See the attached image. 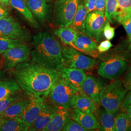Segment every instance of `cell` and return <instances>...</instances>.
<instances>
[{
  "label": "cell",
  "mask_w": 131,
  "mask_h": 131,
  "mask_svg": "<svg viewBox=\"0 0 131 131\" xmlns=\"http://www.w3.org/2000/svg\"><path fill=\"white\" fill-rule=\"evenodd\" d=\"M12 70L21 89L30 98L49 96L59 77L58 70L47 68L33 61L20 63Z\"/></svg>",
  "instance_id": "1"
},
{
  "label": "cell",
  "mask_w": 131,
  "mask_h": 131,
  "mask_svg": "<svg viewBox=\"0 0 131 131\" xmlns=\"http://www.w3.org/2000/svg\"><path fill=\"white\" fill-rule=\"evenodd\" d=\"M33 44L32 61L57 70L65 66L61 45L53 36L47 32L38 33L33 37Z\"/></svg>",
  "instance_id": "2"
},
{
  "label": "cell",
  "mask_w": 131,
  "mask_h": 131,
  "mask_svg": "<svg viewBox=\"0 0 131 131\" xmlns=\"http://www.w3.org/2000/svg\"><path fill=\"white\" fill-rule=\"evenodd\" d=\"M123 82L116 81L104 86L100 94V103L108 112L115 114L117 112L126 93Z\"/></svg>",
  "instance_id": "3"
},
{
  "label": "cell",
  "mask_w": 131,
  "mask_h": 131,
  "mask_svg": "<svg viewBox=\"0 0 131 131\" xmlns=\"http://www.w3.org/2000/svg\"><path fill=\"white\" fill-rule=\"evenodd\" d=\"M80 92L79 89L59 75L49 96L50 100L57 106L70 110L75 96Z\"/></svg>",
  "instance_id": "4"
},
{
  "label": "cell",
  "mask_w": 131,
  "mask_h": 131,
  "mask_svg": "<svg viewBox=\"0 0 131 131\" xmlns=\"http://www.w3.org/2000/svg\"><path fill=\"white\" fill-rule=\"evenodd\" d=\"M80 0H57L53 9V23L59 27H69L79 5Z\"/></svg>",
  "instance_id": "5"
},
{
  "label": "cell",
  "mask_w": 131,
  "mask_h": 131,
  "mask_svg": "<svg viewBox=\"0 0 131 131\" xmlns=\"http://www.w3.org/2000/svg\"><path fill=\"white\" fill-rule=\"evenodd\" d=\"M62 52L66 67L86 70L93 68L98 63L95 59L85 56L73 47L62 48Z\"/></svg>",
  "instance_id": "6"
},
{
  "label": "cell",
  "mask_w": 131,
  "mask_h": 131,
  "mask_svg": "<svg viewBox=\"0 0 131 131\" xmlns=\"http://www.w3.org/2000/svg\"><path fill=\"white\" fill-rule=\"evenodd\" d=\"M127 68V63L123 57L113 56L100 64L98 73L104 78L116 79L123 73Z\"/></svg>",
  "instance_id": "7"
},
{
  "label": "cell",
  "mask_w": 131,
  "mask_h": 131,
  "mask_svg": "<svg viewBox=\"0 0 131 131\" xmlns=\"http://www.w3.org/2000/svg\"><path fill=\"white\" fill-rule=\"evenodd\" d=\"M104 13L98 10L89 12L86 16L84 25V34L96 42L100 41L106 18Z\"/></svg>",
  "instance_id": "8"
},
{
  "label": "cell",
  "mask_w": 131,
  "mask_h": 131,
  "mask_svg": "<svg viewBox=\"0 0 131 131\" xmlns=\"http://www.w3.org/2000/svg\"><path fill=\"white\" fill-rule=\"evenodd\" d=\"M0 37L24 42L29 39V35L19 23L12 17L0 19Z\"/></svg>",
  "instance_id": "9"
},
{
  "label": "cell",
  "mask_w": 131,
  "mask_h": 131,
  "mask_svg": "<svg viewBox=\"0 0 131 131\" xmlns=\"http://www.w3.org/2000/svg\"><path fill=\"white\" fill-rule=\"evenodd\" d=\"M2 54L5 70H10L19 63L29 60L31 52L28 46L23 43L8 49Z\"/></svg>",
  "instance_id": "10"
},
{
  "label": "cell",
  "mask_w": 131,
  "mask_h": 131,
  "mask_svg": "<svg viewBox=\"0 0 131 131\" xmlns=\"http://www.w3.org/2000/svg\"><path fill=\"white\" fill-rule=\"evenodd\" d=\"M47 99L42 105L39 115L28 131H42L56 115L59 106L53 103L51 100L49 102L47 101Z\"/></svg>",
  "instance_id": "11"
},
{
  "label": "cell",
  "mask_w": 131,
  "mask_h": 131,
  "mask_svg": "<svg viewBox=\"0 0 131 131\" xmlns=\"http://www.w3.org/2000/svg\"><path fill=\"white\" fill-rule=\"evenodd\" d=\"M48 97V96L38 98L31 97L30 103L19 117L29 127V129L39 115L42 105Z\"/></svg>",
  "instance_id": "12"
},
{
  "label": "cell",
  "mask_w": 131,
  "mask_h": 131,
  "mask_svg": "<svg viewBox=\"0 0 131 131\" xmlns=\"http://www.w3.org/2000/svg\"><path fill=\"white\" fill-rule=\"evenodd\" d=\"M69 114L71 119L78 123L88 131L102 130L101 127L94 113L83 112L77 109L73 108Z\"/></svg>",
  "instance_id": "13"
},
{
  "label": "cell",
  "mask_w": 131,
  "mask_h": 131,
  "mask_svg": "<svg viewBox=\"0 0 131 131\" xmlns=\"http://www.w3.org/2000/svg\"><path fill=\"white\" fill-rule=\"evenodd\" d=\"M103 86V82L98 78L88 75L82 86V92L89 97L96 104H100V94Z\"/></svg>",
  "instance_id": "14"
},
{
  "label": "cell",
  "mask_w": 131,
  "mask_h": 131,
  "mask_svg": "<svg viewBox=\"0 0 131 131\" xmlns=\"http://www.w3.org/2000/svg\"><path fill=\"white\" fill-rule=\"evenodd\" d=\"M73 45L74 48L77 51L94 58L98 56L97 43L84 33L77 32V35Z\"/></svg>",
  "instance_id": "15"
},
{
  "label": "cell",
  "mask_w": 131,
  "mask_h": 131,
  "mask_svg": "<svg viewBox=\"0 0 131 131\" xmlns=\"http://www.w3.org/2000/svg\"><path fill=\"white\" fill-rule=\"evenodd\" d=\"M59 75L82 92V86L86 75L84 70L65 66L58 70Z\"/></svg>",
  "instance_id": "16"
},
{
  "label": "cell",
  "mask_w": 131,
  "mask_h": 131,
  "mask_svg": "<svg viewBox=\"0 0 131 131\" xmlns=\"http://www.w3.org/2000/svg\"><path fill=\"white\" fill-rule=\"evenodd\" d=\"M26 5L34 18L44 24L49 14V5L45 0H27Z\"/></svg>",
  "instance_id": "17"
},
{
  "label": "cell",
  "mask_w": 131,
  "mask_h": 131,
  "mask_svg": "<svg viewBox=\"0 0 131 131\" xmlns=\"http://www.w3.org/2000/svg\"><path fill=\"white\" fill-rule=\"evenodd\" d=\"M70 118L68 110L59 106L56 115L41 131H62Z\"/></svg>",
  "instance_id": "18"
},
{
  "label": "cell",
  "mask_w": 131,
  "mask_h": 131,
  "mask_svg": "<svg viewBox=\"0 0 131 131\" xmlns=\"http://www.w3.org/2000/svg\"><path fill=\"white\" fill-rule=\"evenodd\" d=\"M72 108L85 112L94 113L96 111V104L83 92L77 94L72 103Z\"/></svg>",
  "instance_id": "19"
},
{
  "label": "cell",
  "mask_w": 131,
  "mask_h": 131,
  "mask_svg": "<svg viewBox=\"0 0 131 131\" xmlns=\"http://www.w3.org/2000/svg\"><path fill=\"white\" fill-rule=\"evenodd\" d=\"M31 98L19 101L11 104L1 115L2 117L6 119L19 117L30 103Z\"/></svg>",
  "instance_id": "20"
},
{
  "label": "cell",
  "mask_w": 131,
  "mask_h": 131,
  "mask_svg": "<svg viewBox=\"0 0 131 131\" xmlns=\"http://www.w3.org/2000/svg\"><path fill=\"white\" fill-rule=\"evenodd\" d=\"M96 115L97 119L101 127L102 130L116 131L115 114L108 112L104 109H100L97 111Z\"/></svg>",
  "instance_id": "21"
},
{
  "label": "cell",
  "mask_w": 131,
  "mask_h": 131,
  "mask_svg": "<svg viewBox=\"0 0 131 131\" xmlns=\"http://www.w3.org/2000/svg\"><path fill=\"white\" fill-rule=\"evenodd\" d=\"M9 3L14 8L18 11L24 16L33 27L36 29L39 27L37 21L24 0H9Z\"/></svg>",
  "instance_id": "22"
},
{
  "label": "cell",
  "mask_w": 131,
  "mask_h": 131,
  "mask_svg": "<svg viewBox=\"0 0 131 131\" xmlns=\"http://www.w3.org/2000/svg\"><path fill=\"white\" fill-rule=\"evenodd\" d=\"M21 89L15 80H0V100L18 94Z\"/></svg>",
  "instance_id": "23"
},
{
  "label": "cell",
  "mask_w": 131,
  "mask_h": 131,
  "mask_svg": "<svg viewBox=\"0 0 131 131\" xmlns=\"http://www.w3.org/2000/svg\"><path fill=\"white\" fill-rule=\"evenodd\" d=\"M89 13V12L84 5L82 4H79L73 19L69 27L72 28L77 32L84 33L85 20Z\"/></svg>",
  "instance_id": "24"
},
{
  "label": "cell",
  "mask_w": 131,
  "mask_h": 131,
  "mask_svg": "<svg viewBox=\"0 0 131 131\" xmlns=\"http://www.w3.org/2000/svg\"><path fill=\"white\" fill-rule=\"evenodd\" d=\"M54 35L61 41L74 48L73 43L77 35V32L70 27H60L54 31Z\"/></svg>",
  "instance_id": "25"
},
{
  "label": "cell",
  "mask_w": 131,
  "mask_h": 131,
  "mask_svg": "<svg viewBox=\"0 0 131 131\" xmlns=\"http://www.w3.org/2000/svg\"><path fill=\"white\" fill-rule=\"evenodd\" d=\"M28 127L20 117L6 119L0 127V131H26Z\"/></svg>",
  "instance_id": "26"
},
{
  "label": "cell",
  "mask_w": 131,
  "mask_h": 131,
  "mask_svg": "<svg viewBox=\"0 0 131 131\" xmlns=\"http://www.w3.org/2000/svg\"><path fill=\"white\" fill-rule=\"evenodd\" d=\"M104 15L108 21L111 23L117 21L118 16L117 0H106Z\"/></svg>",
  "instance_id": "27"
},
{
  "label": "cell",
  "mask_w": 131,
  "mask_h": 131,
  "mask_svg": "<svg viewBox=\"0 0 131 131\" xmlns=\"http://www.w3.org/2000/svg\"><path fill=\"white\" fill-rule=\"evenodd\" d=\"M115 129L116 131L131 130V118L126 113L118 115L115 119Z\"/></svg>",
  "instance_id": "28"
},
{
  "label": "cell",
  "mask_w": 131,
  "mask_h": 131,
  "mask_svg": "<svg viewBox=\"0 0 131 131\" xmlns=\"http://www.w3.org/2000/svg\"><path fill=\"white\" fill-rule=\"evenodd\" d=\"M118 2V19L119 23L123 17L131 14V0H117Z\"/></svg>",
  "instance_id": "29"
},
{
  "label": "cell",
  "mask_w": 131,
  "mask_h": 131,
  "mask_svg": "<svg viewBox=\"0 0 131 131\" xmlns=\"http://www.w3.org/2000/svg\"><path fill=\"white\" fill-rule=\"evenodd\" d=\"M23 43V41L19 40L0 37V54H2L8 49L19 45Z\"/></svg>",
  "instance_id": "30"
},
{
  "label": "cell",
  "mask_w": 131,
  "mask_h": 131,
  "mask_svg": "<svg viewBox=\"0 0 131 131\" xmlns=\"http://www.w3.org/2000/svg\"><path fill=\"white\" fill-rule=\"evenodd\" d=\"M17 94L0 100V115H1L6 109L11 104L21 100L20 97L17 95Z\"/></svg>",
  "instance_id": "31"
},
{
  "label": "cell",
  "mask_w": 131,
  "mask_h": 131,
  "mask_svg": "<svg viewBox=\"0 0 131 131\" xmlns=\"http://www.w3.org/2000/svg\"><path fill=\"white\" fill-rule=\"evenodd\" d=\"M62 131H88V130L70 117L67 122Z\"/></svg>",
  "instance_id": "32"
},
{
  "label": "cell",
  "mask_w": 131,
  "mask_h": 131,
  "mask_svg": "<svg viewBox=\"0 0 131 131\" xmlns=\"http://www.w3.org/2000/svg\"><path fill=\"white\" fill-rule=\"evenodd\" d=\"M103 36L107 40H111L115 36V28L111 27L108 20H106L103 29Z\"/></svg>",
  "instance_id": "33"
},
{
  "label": "cell",
  "mask_w": 131,
  "mask_h": 131,
  "mask_svg": "<svg viewBox=\"0 0 131 131\" xmlns=\"http://www.w3.org/2000/svg\"><path fill=\"white\" fill-rule=\"evenodd\" d=\"M125 30L127 35L128 37L131 36V14L125 16L119 22Z\"/></svg>",
  "instance_id": "34"
},
{
  "label": "cell",
  "mask_w": 131,
  "mask_h": 131,
  "mask_svg": "<svg viewBox=\"0 0 131 131\" xmlns=\"http://www.w3.org/2000/svg\"><path fill=\"white\" fill-rule=\"evenodd\" d=\"M112 46L111 42L109 40H106L101 42L99 46H97V50L100 53L108 51Z\"/></svg>",
  "instance_id": "35"
},
{
  "label": "cell",
  "mask_w": 131,
  "mask_h": 131,
  "mask_svg": "<svg viewBox=\"0 0 131 131\" xmlns=\"http://www.w3.org/2000/svg\"><path fill=\"white\" fill-rule=\"evenodd\" d=\"M123 84L127 90H131V67L129 68L127 72Z\"/></svg>",
  "instance_id": "36"
},
{
  "label": "cell",
  "mask_w": 131,
  "mask_h": 131,
  "mask_svg": "<svg viewBox=\"0 0 131 131\" xmlns=\"http://www.w3.org/2000/svg\"><path fill=\"white\" fill-rule=\"evenodd\" d=\"M84 5L89 13L96 10V0H84Z\"/></svg>",
  "instance_id": "37"
},
{
  "label": "cell",
  "mask_w": 131,
  "mask_h": 131,
  "mask_svg": "<svg viewBox=\"0 0 131 131\" xmlns=\"http://www.w3.org/2000/svg\"><path fill=\"white\" fill-rule=\"evenodd\" d=\"M106 0H96V10L104 13Z\"/></svg>",
  "instance_id": "38"
},
{
  "label": "cell",
  "mask_w": 131,
  "mask_h": 131,
  "mask_svg": "<svg viewBox=\"0 0 131 131\" xmlns=\"http://www.w3.org/2000/svg\"><path fill=\"white\" fill-rule=\"evenodd\" d=\"M127 94L126 96H125L123 101L121 105V107L122 108H124L127 106L131 105V90Z\"/></svg>",
  "instance_id": "39"
},
{
  "label": "cell",
  "mask_w": 131,
  "mask_h": 131,
  "mask_svg": "<svg viewBox=\"0 0 131 131\" xmlns=\"http://www.w3.org/2000/svg\"><path fill=\"white\" fill-rule=\"evenodd\" d=\"M9 13L7 10L2 5L0 4V19L8 17Z\"/></svg>",
  "instance_id": "40"
},
{
  "label": "cell",
  "mask_w": 131,
  "mask_h": 131,
  "mask_svg": "<svg viewBox=\"0 0 131 131\" xmlns=\"http://www.w3.org/2000/svg\"><path fill=\"white\" fill-rule=\"evenodd\" d=\"M124 109H125L124 110L126 112L125 113L131 118V105L127 106Z\"/></svg>",
  "instance_id": "41"
},
{
  "label": "cell",
  "mask_w": 131,
  "mask_h": 131,
  "mask_svg": "<svg viewBox=\"0 0 131 131\" xmlns=\"http://www.w3.org/2000/svg\"><path fill=\"white\" fill-rule=\"evenodd\" d=\"M5 118H4L3 117H2L1 115H0V127L3 125V124L5 122Z\"/></svg>",
  "instance_id": "42"
},
{
  "label": "cell",
  "mask_w": 131,
  "mask_h": 131,
  "mask_svg": "<svg viewBox=\"0 0 131 131\" xmlns=\"http://www.w3.org/2000/svg\"><path fill=\"white\" fill-rule=\"evenodd\" d=\"M4 74H5L4 72L3 71H2V70H0V79L1 78H2L4 76V75H5Z\"/></svg>",
  "instance_id": "43"
},
{
  "label": "cell",
  "mask_w": 131,
  "mask_h": 131,
  "mask_svg": "<svg viewBox=\"0 0 131 131\" xmlns=\"http://www.w3.org/2000/svg\"><path fill=\"white\" fill-rule=\"evenodd\" d=\"M2 1H3V2L5 3V4H6V5L9 4V0H2Z\"/></svg>",
  "instance_id": "44"
},
{
  "label": "cell",
  "mask_w": 131,
  "mask_h": 131,
  "mask_svg": "<svg viewBox=\"0 0 131 131\" xmlns=\"http://www.w3.org/2000/svg\"><path fill=\"white\" fill-rule=\"evenodd\" d=\"M129 43H130V48L131 49V36L129 37Z\"/></svg>",
  "instance_id": "45"
},
{
  "label": "cell",
  "mask_w": 131,
  "mask_h": 131,
  "mask_svg": "<svg viewBox=\"0 0 131 131\" xmlns=\"http://www.w3.org/2000/svg\"><path fill=\"white\" fill-rule=\"evenodd\" d=\"M0 4H1V5H3L4 4H5L3 2L2 0H0Z\"/></svg>",
  "instance_id": "46"
},
{
  "label": "cell",
  "mask_w": 131,
  "mask_h": 131,
  "mask_svg": "<svg viewBox=\"0 0 131 131\" xmlns=\"http://www.w3.org/2000/svg\"><path fill=\"white\" fill-rule=\"evenodd\" d=\"M46 2H51L52 1V0H45Z\"/></svg>",
  "instance_id": "47"
}]
</instances>
